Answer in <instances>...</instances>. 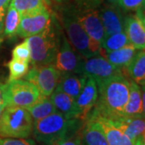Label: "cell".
Here are the masks:
<instances>
[{"instance_id": "1", "label": "cell", "mask_w": 145, "mask_h": 145, "mask_svg": "<svg viewBox=\"0 0 145 145\" xmlns=\"http://www.w3.org/2000/svg\"><path fill=\"white\" fill-rule=\"evenodd\" d=\"M129 87L130 82L123 75L100 84L97 102L89 115H100L109 119L121 117L128 99Z\"/></svg>"}, {"instance_id": "2", "label": "cell", "mask_w": 145, "mask_h": 145, "mask_svg": "<svg viewBox=\"0 0 145 145\" xmlns=\"http://www.w3.org/2000/svg\"><path fill=\"white\" fill-rule=\"evenodd\" d=\"M83 127L82 120L68 119L55 112L44 119L34 121L32 133L38 142L44 145H56L79 132Z\"/></svg>"}, {"instance_id": "3", "label": "cell", "mask_w": 145, "mask_h": 145, "mask_svg": "<svg viewBox=\"0 0 145 145\" xmlns=\"http://www.w3.org/2000/svg\"><path fill=\"white\" fill-rule=\"evenodd\" d=\"M61 31L59 28L55 15L46 28L40 33L26 38L31 52L32 66H40L53 64L61 39Z\"/></svg>"}, {"instance_id": "4", "label": "cell", "mask_w": 145, "mask_h": 145, "mask_svg": "<svg viewBox=\"0 0 145 145\" xmlns=\"http://www.w3.org/2000/svg\"><path fill=\"white\" fill-rule=\"evenodd\" d=\"M59 19L65 31L68 40L73 48L85 59L97 56L90 40L76 17L72 3H65L56 7Z\"/></svg>"}, {"instance_id": "5", "label": "cell", "mask_w": 145, "mask_h": 145, "mask_svg": "<svg viewBox=\"0 0 145 145\" xmlns=\"http://www.w3.org/2000/svg\"><path fill=\"white\" fill-rule=\"evenodd\" d=\"M33 123L26 109L6 106L0 117V137L27 139L32 134Z\"/></svg>"}, {"instance_id": "6", "label": "cell", "mask_w": 145, "mask_h": 145, "mask_svg": "<svg viewBox=\"0 0 145 145\" xmlns=\"http://www.w3.org/2000/svg\"><path fill=\"white\" fill-rule=\"evenodd\" d=\"M76 17L89 36L94 53L99 56L105 31L99 13V7L72 3Z\"/></svg>"}, {"instance_id": "7", "label": "cell", "mask_w": 145, "mask_h": 145, "mask_svg": "<svg viewBox=\"0 0 145 145\" xmlns=\"http://www.w3.org/2000/svg\"><path fill=\"white\" fill-rule=\"evenodd\" d=\"M42 95L32 83L24 79L6 83L5 99L7 106L27 109L40 99Z\"/></svg>"}, {"instance_id": "8", "label": "cell", "mask_w": 145, "mask_h": 145, "mask_svg": "<svg viewBox=\"0 0 145 145\" xmlns=\"http://www.w3.org/2000/svg\"><path fill=\"white\" fill-rule=\"evenodd\" d=\"M61 72L57 70L53 64L32 66L28 69L27 74L24 77V80L32 83L39 89L44 97L49 98L57 88Z\"/></svg>"}, {"instance_id": "9", "label": "cell", "mask_w": 145, "mask_h": 145, "mask_svg": "<svg viewBox=\"0 0 145 145\" xmlns=\"http://www.w3.org/2000/svg\"><path fill=\"white\" fill-rule=\"evenodd\" d=\"M85 58L78 53L68 40L65 35H61L60 46L58 48L54 66L61 73H81L82 74V65Z\"/></svg>"}, {"instance_id": "10", "label": "cell", "mask_w": 145, "mask_h": 145, "mask_svg": "<svg viewBox=\"0 0 145 145\" xmlns=\"http://www.w3.org/2000/svg\"><path fill=\"white\" fill-rule=\"evenodd\" d=\"M82 74L87 78H92L99 86L110 78L123 75L121 68L110 64L103 57L94 56L84 60Z\"/></svg>"}, {"instance_id": "11", "label": "cell", "mask_w": 145, "mask_h": 145, "mask_svg": "<svg viewBox=\"0 0 145 145\" xmlns=\"http://www.w3.org/2000/svg\"><path fill=\"white\" fill-rule=\"evenodd\" d=\"M52 19V12L45 7L20 16V23L17 35L28 38L43 31Z\"/></svg>"}, {"instance_id": "12", "label": "cell", "mask_w": 145, "mask_h": 145, "mask_svg": "<svg viewBox=\"0 0 145 145\" xmlns=\"http://www.w3.org/2000/svg\"><path fill=\"white\" fill-rule=\"evenodd\" d=\"M135 12V15L124 17L123 31L131 45L138 50H144L145 17L144 8H140Z\"/></svg>"}, {"instance_id": "13", "label": "cell", "mask_w": 145, "mask_h": 145, "mask_svg": "<svg viewBox=\"0 0 145 145\" xmlns=\"http://www.w3.org/2000/svg\"><path fill=\"white\" fill-rule=\"evenodd\" d=\"M99 13L103 26L105 36L123 31L124 16L119 6L101 3L99 6Z\"/></svg>"}, {"instance_id": "14", "label": "cell", "mask_w": 145, "mask_h": 145, "mask_svg": "<svg viewBox=\"0 0 145 145\" xmlns=\"http://www.w3.org/2000/svg\"><path fill=\"white\" fill-rule=\"evenodd\" d=\"M99 95L98 85L92 78H87L86 84L79 93L78 98L75 99L80 111L81 119L87 118L89 114L95 106Z\"/></svg>"}, {"instance_id": "15", "label": "cell", "mask_w": 145, "mask_h": 145, "mask_svg": "<svg viewBox=\"0 0 145 145\" xmlns=\"http://www.w3.org/2000/svg\"><path fill=\"white\" fill-rule=\"evenodd\" d=\"M133 143L144 137L145 122L144 117H118L110 119Z\"/></svg>"}, {"instance_id": "16", "label": "cell", "mask_w": 145, "mask_h": 145, "mask_svg": "<svg viewBox=\"0 0 145 145\" xmlns=\"http://www.w3.org/2000/svg\"><path fill=\"white\" fill-rule=\"evenodd\" d=\"M121 117H144V91L134 82H130L129 96Z\"/></svg>"}, {"instance_id": "17", "label": "cell", "mask_w": 145, "mask_h": 145, "mask_svg": "<svg viewBox=\"0 0 145 145\" xmlns=\"http://www.w3.org/2000/svg\"><path fill=\"white\" fill-rule=\"evenodd\" d=\"M89 117L99 122L108 145H134V143L109 119L100 115H89L87 118Z\"/></svg>"}, {"instance_id": "18", "label": "cell", "mask_w": 145, "mask_h": 145, "mask_svg": "<svg viewBox=\"0 0 145 145\" xmlns=\"http://www.w3.org/2000/svg\"><path fill=\"white\" fill-rule=\"evenodd\" d=\"M87 77L81 73H61L57 89L76 99L84 87Z\"/></svg>"}, {"instance_id": "19", "label": "cell", "mask_w": 145, "mask_h": 145, "mask_svg": "<svg viewBox=\"0 0 145 145\" xmlns=\"http://www.w3.org/2000/svg\"><path fill=\"white\" fill-rule=\"evenodd\" d=\"M57 111L62 114L68 119H80V111L76 100L66 93L55 89L49 97Z\"/></svg>"}, {"instance_id": "20", "label": "cell", "mask_w": 145, "mask_h": 145, "mask_svg": "<svg viewBox=\"0 0 145 145\" xmlns=\"http://www.w3.org/2000/svg\"><path fill=\"white\" fill-rule=\"evenodd\" d=\"M86 119L82 129V145H108L99 122L90 117Z\"/></svg>"}, {"instance_id": "21", "label": "cell", "mask_w": 145, "mask_h": 145, "mask_svg": "<svg viewBox=\"0 0 145 145\" xmlns=\"http://www.w3.org/2000/svg\"><path fill=\"white\" fill-rule=\"evenodd\" d=\"M138 51V49L130 44L118 50L106 53L105 58L116 67L126 68L132 61Z\"/></svg>"}, {"instance_id": "22", "label": "cell", "mask_w": 145, "mask_h": 145, "mask_svg": "<svg viewBox=\"0 0 145 145\" xmlns=\"http://www.w3.org/2000/svg\"><path fill=\"white\" fill-rule=\"evenodd\" d=\"M127 72L137 85L144 86L145 84V52L139 50L132 61L127 66Z\"/></svg>"}, {"instance_id": "23", "label": "cell", "mask_w": 145, "mask_h": 145, "mask_svg": "<svg viewBox=\"0 0 145 145\" xmlns=\"http://www.w3.org/2000/svg\"><path fill=\"white\" fill-rule=\"evenodd\" d=\"M33 121H38L57 112L54 105L49 98L42 96L36 103L26 109Z\"/></svg>"}, {"instance_id": "24", "label": "cell", "mask_w": 145, "mask_h": 145, "mask_svg": "<svg viewBox=\"0 0 145 145\" xmlns=\"http://www.w3.org/2000/svg\"><path fill=\"white\" fill-rule=\"evenodd\" d=\"M20 23V14L17 11L13 5L10 3L6 12L3 24V34L8 37H13L17 35Z\"/></svg>"}, {"instance_id": "25", "label": "cell", "mask_w": 145, "mask_h": 145, "mask_svg": "<svg viewBox=\"0 0 145 145\" xmlns=\"http://www.w3.org/2000/svg\"><path fill=\"white\" fill-rule=\"evenodd\" d=\"M127 44H130L128 38L126 36L124 31H122L105 36L101 48H103L106 53H108L122 48Z\"/></svg>"}, {"instance_id": "26", "label": "cell", "mask_w": 145, "mask_h": 145, "mask_svg": "<svg viewBox=\"0 0 145 145\" xmlns=\"http://www.w3.org/2000/svg\"><path fill=\"white\" fill-rule=\"evenodd\" d=\"M10 3L20 14V16L48 7L46 0H10Z\"/></svg>"}, {"instance_id": "27", "label": "cell", "mask_w": 145, "mask_h": 145, "mask_svg": "<svg viewBox=\"0 0 145 145\" xmlns=\"http://www.w3.org/2000/svg\"><path fill=\"white\" fill-rule=\"evenodd\" d=\"M7 67L9 69L8 82H10L24 78L29 69V64L22 62L12 58L7 64Z\"/></svg>"}, {"instance_id": "28", "label": "cell", "mask_w": 145, "mask_h": 145, "mask_svg": "<svg viewBox=\"0 0 145 145\" xmlns=\"http://www.w3.org/2000/svg\"><path fill=\"white\" fill-rule=\"evenodd\" d=\"M12 58L22 62L29 64L31 61V52L27 39L16 45L12 50Z\"/></svg>"}, {"instance_id": "29", "label": "cell", "mask_w": 145, "mask_h": 145, "mask_svg": "<svg viewBox=\"0 0 145 145\" xmlns=\"http://www.w3.org/2000/svg\"><path fill=\"white\" fill-rule=\"evenodd\" d=\"M145 0H119V7L123 11H136L144 7Z\"/></svg>"}, {"instance_id": "30", "label": "cell", "mask_w": 145, "mask_h": 145, "mask_svg": "<svg viewBox=\"0 0 145 145\" xmlns=\"http://www.w3.org/2000/svg\"><path fill=\"white\" fill-rule=\"evenodd\" d=\"M0 145H36L35 141L30 139H16L0 137Z\"/></svg>"}, {"instance_id": "31", "label": "cell", "mask_w": 145, "mask_h": 145, "mask_svg": "<svg viewBox=\"0 0 145 145\" xmlns=\"http://www.w3.org/2000/svg\"><path fill=\"white\" fill-rule=\"evenodd\" d=\"M56 145H82V130L77 134L63 140Z\"/></svg>"}, {"instance_id": "32", "label": "cell", "mask_w": 145, "mask_h": 145, "mask_svg": "<svg viewBox=\"0 0 145 145\" xmlns=\"http://www.w3.org/2000/svg\"><path fill=\"white\" fill-rule=\"evenodd\" d=\"M10 0H0V19L4 20L6 12L10 5Z\"/></svg>"}, {"instance_id": "33", "label": "cell", "mask_w": 145, "mask_h": 145, "mask_svg": "<svg viewBox=\"0 0 145 145\" xmlns=\"http://www.w3.org/2000/svg\"><path fill=\"white\" fill-rule=\"evenodd\" d=\"M73 3L76 4H86V5H90L93 7H99L102 0H72Z\"/></svg>"}, {"instance_id": "34", "label": "cell", "mask_w": 145, "mask_h": 145, "mask_svg": "<svg viewBox=\"0 0 145 145\" xmlns=\"http://www.w3.org/2000/svg\"><path fill=\"white\" fill-rule=\"evenodd\" d=\"M5 89L6 84L0 82V104L5 103L7 105L5 99Z\"/></svg>"}, {"instance_id": "35", "label": "cell", "mask_w": 145, "mask_h": 145, "mask_svg": "<svg viewBox=\"0 0 145 145\" xmlns=\"http://www.w3.org/2000/svg\"><path fill=\"white\" fill-rule=\"evenodd\" d=\"M48 6H52V4L55 5V7H57V6L61 5V4H64L65 3H67L68 0H46Z\"/></svg>"}, {"instance_id": "36", "label": "cell", "mask_w": 145, "mask_h": 145, "mask_svg": "<svg viewBox=\"0 0 145 145\" xmlns=\"http://www.w3.org/2000/svg\"><path fill=\"white\" fill-rule=\"evenodd\" d=\"M102 3H106V4H109V5H119V0H102Z\"/></svg>"}, {"instance_id": "37", "label": "cell", "mask_w": 145, "mask_h": 145, "mask_svg": "<svg viewBox=\"0 0 145 145\" xmlns=\"http://www.w3.org/2000/svg\"><path fill=\"white\" fill-rule=\"evenodd\" d=\"M3 28H4L3 20L2 19H0V42H1L3 37L4 36V34H3Z\"/></svg>"}, {"instance_id": "38", "label": "cell", "mask_w": 145, "mask_h": 145, "mask_svg": "<svg viewBox=\"0 0 145 145\" xmlns=\"http://www.w3.org/2000/svg\"><path fill=\"white\" fill-rule=\"evenodd\" d=\"M134 145H145L144 137L138 139V140H136L135 143H134Z\"/></svg>"}, {"instance_id": "39", "label": "cell", "mask_w": 145, "mask_h": 145, "mask_svg": "<svg viewBox=\"0 0 145 145\" xmlns=\"http://www.w3.org/2000/svg\"><path fill=\"white\" fill-rule=\"evenodd\" d=\"M6 106H7V105L5 103L0 104V117H1V115L3 114V110H4Z\"/></svg>"}]
</instances>
